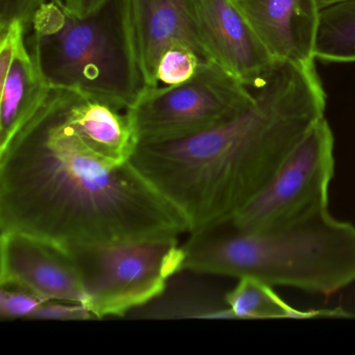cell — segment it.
Here are the masks:
<instances>
[{
    "instance_id": "obj_1",
    "label": "cell",
    "mask_w": 355,
    "mask_h": 355,
    "mask_svg": "<svg viewBox=\"0 0 355 355\" xmlns=\"http://www.w3.org/2000/svg\"><path fill=\"white\" fill-rule=\"evenodd\" d=\"M138 145L128 110L49 89L0 148V230L64 247L189 232L184 216L135 166Z\"/></svg>"
},
{
    "instance_id": "obj_2",
    "label": "cell",
    "mask_w": 355,
    "mask_h": 355,
    "mask_svg": "<svg viewBox=\"0 0 355 355\" xmlns=\"http://www.w3.org/2000/svg\"><path fill=\"white\" fill-rule=\"evenodd\" d=\"M254 101L219 125L180 140L139 144L132 162L188 222L189 232L232 220L324 117L315 67L275 61Z\"/></svg>"
},
{
    "instance_id": "obj_3",
    "label": "cell",
    "mask_w": 355,
    "mask_h": 355,
    "mask_svg": "<svg viewBox=\"0 0 355 355\" xmlns=\"http://www.w3.org/2000/svg\"><path fill=\"white\" fill-rule=\"evenodd\" d=\"M189 234L182 270L324 295L355 282V226L328 207L261 232H243L230 220Z\"/></svg>"
},
{
    "instance_id": "obj_4",
    "label": "cell",
    "mask_w": 355,
    "mask_h": 355,
    "mask_svg": "<svg viewBox=\"0 0 355 355\" xmlns=\"http://www.w3.org/2000/svg\"><path fill=\"white\" fill-rule=\"evenodd\" d=\"M26 43L49 88L78 91L130 110L146 92L128 0H105L82 15L42 0Z\"/></svg>"
},
{
    "instance_id": "obj_5",
    "label": "cell",
    "mask_w": 355,
    "mask_h": 355,
    "mask_svg": "<svg viewBox=\"0 0 355 355\" xmlns=\"http://www.w3.org/2000/svg\"><path fill=\"white\" fill-rule=\"evenodd\" d=\"M69 251L93 317H124L161 296L182 271L178 238L113 245L65 247Z\"/></svg>"
},
{
    "instance_id": "obj_6",
    "label": "cell",
    "mask_w": 355,
    "mask_h": 355,
    "mask_svg": "<svg viewBox=\"0 0 355 355\" xmlns=\"http://www.w3.org/2000/svg\"><path fill=\"white\" fill-rule=\"evenodd\" d=\"M254 101L252 89L215 62L191 80L146 91L128 110L139 144L180 140L236 117Z\"/></svg>"
},
{
    "instance_id": "obj_7",
    "label": "cell",
    "mask_w": 355,
    "mask_h": 355,
    "mask_svg": "<svg viewBox=\"0 0 355 355\" xmlns=\"http://www.w3.org/2000/svg\"><path fill=\"white\" fill-rule=\"evenodd\" d=\"M334 150V134L323 117L299 141L269 184L230 220L232 225L243 232H261L328 207Z\"/></svg>"
},
{
    "instance_id": "obj_8",
    "label": "cell",
    "mask_w": 355,
    "mask_h": 355,
    "mask_svg": "<svg viewBox=\"0 0 355 355\" xmlns=\"http://www.w3.org/2000/svg\"><path fill=\"white\" fill-rule=\"evenodd\" d=\"M0 286H16L44 301L86 304V294L69 251L21 232H1Z\"/></svg>"
},
{
    "instance_id": "obj_9",
    "label": "cell",
    "mask_w": 355,
    "mask_h": 355,
    "mask_svg": "<svg viewBox=\"0 0 355 355\" xmlns=\"http://www.w3.org/2000/svg\"><path fill=\"white\" fill-rule=\"evenodd\" d=\"M188 5L207 61L255 88L275 61L238 8L232 0H188Z\"/></svg>"
},
{
    "instance_id": "obj_10",
    "label": "cell",
    "mask_w": 355,
    "mask_h": 355,
    "mask_svg": "<svg viewBox=\"0 0 355 355\" xmlns=\"http://www.w3.org/2000/svg\"><path fill=\"white\" fill-rule=\"evenodd\" d=\"M274 61L315 67L318 0H232Z\"/></svg>"
},
{
    "instance_id": "obj_11",
    "label": "cell",
    "mask_w": 355,
    "mask_h": 355,
    "mask_svg": "<svg viewBox=\"0 0 355 355\" xmlns=\"http://www.w3.org/2000/svg\"><path fill=\"white\" fill-rule=\"evenodd\" d=\"M0 148L36 111L49 92L26 43V24L0 28Z\"/></svg>"
},
{
    "instance_id": "obj_12",
    "label": "cell",
    "mask_w": 355,
    "mask_h": 355,
    "mask_svg": "<svg viewBox=\"0 0 355 355\" xmlns=\"http://www.w3.org/2000/svg\"><path fill=\"white\" fill-rule=\"evenodd\" d=\"M128 3L137 55L148 90L159 87V58L173 43L190 45L207 61L191 20L188 0H128Z\"/></svg>"
},
{
    "instance_id": "obj_13",
    "label": "cell",
    "mask_w": 355,
    "mask_h": 355,
    "mask_svg": "<svg viewBox=\"0 0 355 355\" xmlns=\"http://www.w3.org/2000/svg\"><path fill=\"white\" fill-rule=\"evenodd\" d=\"M234 319H313L352 318L342 309L301 311L282 300L271 284L253 277L239 278L238 284L224 297Z\"/></svg>"
},
{
    "instance_id": "obj_14",
    "label": "cell",
    "mask_w": 355,
    "mask_h": 355,
    "mask_svg": "<svg viewBox=\"0 0 355 355\" xmlns=\"http://www.w3.org/2000/svg\"><path fill=\"white\" fill-rule=\"evenodd\" d=\"M315 55L325 63H355V0L322 8Z\"/></svg>"
},
{
    "instance_id": "obj_15",
    "label": "cell",
    "mask_w": 355,
    "mask_h": 355,
    "mask_svg": "<svg viewBox=\"0 0 355 355\" xmlns=\"http://www.w3.org/2000/svg\"><path fill=\"white\" fill-rule=\"evenodd\" d=\"M203 60L186 43H173L164 51L157 66V80L165 87L176 86L191 80Z\"/></svg>"
},
{
    "instance_id": "obj_16",
    "label": "cell",
    "mask_w": 355,
    "mask_h": 355,
    "mask_svg": "<svg viewBox=\"0 0 355 355\" xmlns=\"http://www.w3.org/2000/svg\"><path fill=\"white\" fill-rule=\"evenodd\" d=\"M46 301L37 295L16 286H0V319L30 320Z\"/></svg>"
},
{
    "instance_id": "obj_17",
    "label": "cell",
    "mask_w": 355,
    "mask_h": 355,
    "mask_svg": "<svg viewBox=\"0 0 355 355\" xmlns=\"http://www.w3.org/2000/svg\"><path fill=\"white\" fill-rule=\"evenodd\" d=\"M88 307L82 303L49 300L43 303L30 320H59V321H80L92 319Z\"/></svg>"
},
{
    "instance_id": "obj_18",
    "label": "cell",
    "mask_w": 355,
    "mask_h": 355,
    "mask_svg": "<svg viewBox=\"0 0 355 355\" xmlns=\"http://www.w3.org/2000/svg\"><path fill=\"white\" fill-rule=\"evenodd\" d=\"M41 0H0V28L15 20L28 26Z\"/></svg>"
},
{
    "instance_id": "obj_19",
    "label": "cell",
    "mask_w": 355,
    "mask_h": 355,
    "mask_svg": "<svg viewBox=\"0 0 355 355\" xmlns=\"http://www.w3.org/2000/svg\"><path fill=\"white\" fill-rule=\"evenodd\" d=\"M60 1L68 11L82 15L98 7L105 0H60Z\"/></svg>"
},
{
    "instance_id": "obj_20",
    "label": "cell",
    "mask_w": 355,
    "mask_h": 355,
    "mask_svg": "<svg viewBox=\"0 0 355 355\" xmlns=\"http://www.w3.org/2000/svg\"><path fill=\"white\" fill-rule=\"evenodd\" d=\"M338 1H340V0H318V3H319L320 8L322 9V8L327 7V6L338 3Z\"/></svg>"
},
{
    "instance_id": "obj_21",
    "label": "cell",
    "mask_w": 355,
    "mask_h": 355,
    "mask_svg": "<svg viewBox=\"0 0 355 355\" xmlns=\"http://www.w3.org/2000/svg\"><path fill=\"white\" fill-rule=\"evenodd\" d=\"M41 1H42V0H41Z\"/></svg>"
}]
</instances>
